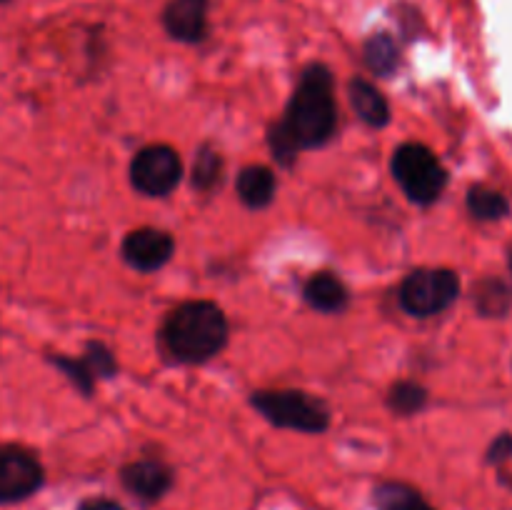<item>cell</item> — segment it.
<instances>
[{"instance_id":"cell-15","label":"cell","mask_w":512,"mask_h":510,"mask_svg":"<svg viewBox=\"0 0 512 510\" xmlns=\"http://www.w3.org/2000/svg\"><path fill=\"white\" fill-rule=\"evenodd\" d=\"M378 510H433V505L405 483H383L373 495Z\"/></svg>"},{"instance_id":"cell-17","label":"cell","mask_w":512,"mask_h":510,"mask_svg":"<svg viewBox=\"0 0 512 510\" xmlns=\"http://www.w3.org/2000/svg\"><path fill=\"white\" fill-rule=\"evenodd\" d=\"M468 208L478 220H500L508 215L510 203L505 200V195L498 193V190L478 185V188H473L468 193Z\"/></svg>"},{"instance_id":"cell-22","label":"cell","mask_w":512,"mask_h":510,"mask_svg":"<svg viewBox=\"0 0 512 510\" xmlns=\"http://www.w3.org/2000/svg\"><path fill=\"white\" fill-rule=\"evenodd\" d=\"M80 510H123V508H120L118 503H113V500L98 498V500H88Z\"/></svg>"},{"instance_id":"cell-5","label":"cell","mask_w":512,"mask_h":510,"mask_svg":"<svg viewBox=\"0 0 512 510\" xmlns=\"http://www.w3.org/2000/svg\"><path fill=\"white\" fill-rule=\"evenodd\" d=\"M460 293V280L453 270L423 268L413 270L400 285V305L415 318H430L443 313L455 303Z\"/></svg>"},{"instance_id":"cell-10","label":"cell","mask_w":512,"mask_h":510,"mask_svg":"<svg viewBox=\"0 0 512 510\" xmlns=\"http://www.w3.org/2000/svg\"><path fill=\"white\" fill-rule=\"evenodd\" d=\"M123 483L143 500H158L173 488V470L160 460H135L123 468Z\"/></svg>"},{"instance_id":"cell-18","label":"cell","mask_w":512,"mask_h":510,"mask_svg":"<svg viewBox=\"0 0 512 510\" xmlns=\"http://www.w3.org/2000/svg\"><path fill=\"white\" fill-rule=\"evenodd\" d=\"M425 403H428V390L423 385L413 383V380H400L390 388L388 405L393 413L415 415Z\"/></svg>"},{"instance_id":"cell-4","label":"cell","mask_w":512,"mask_h":510,"mask_svg":"<svg viewBox=\"0 0 512 510\" xmlns=\"http://www.w3.org/2000/svg\"><path fill=\"white\" fill-rule=\"evenodd\" d=\"M393 178L403 193L420 205L435 203L448 183V173L438 155L420 143H405L395 150Z\"/></svg>"},{"instance_id":"cell-12","label":"cell","mask_w":512,"mask_h":510,"mask_svg":"<svg viewBox=\"0 0 512 510\" xmlns=\"http://www.w3.org/2000/svg\"><path fill=\"white\" fill-rule=\"evenodd\" d=\"M305 300L310 308L320 310V313H340L348 305L350 295L343 280L333 273H318L305 283L303 290Z\"/></svg>"},{"instance_id":"cell-11","label":"cell","mask_w":512,"mask_h":510,"mask_svg":"<svg viewBox=\"0 0 512 510\" xmlns=\"http://www.w3.org/2000/svg\"><path fill=\"white\" fill-rule=\"evenodd\" d=\"M58 365L70 375V380H73L83 393H90V390H93L95 378H110V375L118 370L113 353L100 343H90L80 360L58 358Z\"/></svg>"},{"instance_id":"cell-14","label":"cell","mask_w":512,"mask_h":510,"mask_svg":"<svg viewBox=\"0 0 512 510\" xmlns=\"http://www.w3.org/2000/svg\"><path fill=\"white\" fill-rule=\"evenodd\" d=\"M275 190H278V180H275L273 170L265 165H248L240 170L238 175V193L248 208H265L273 203Z\"/></svg>"},{"instance_id":"cell-13","label":"cell","mask_w":512,"mask_h":510,"mask_svg":"<svg viewBox=\"0 0 512 510\" xmlns=\"http://www.w3.org/2000/svg\"><path fill=\"white\" fill-rule=\"evenodd\" d=\"M348 93H350V103H353L355 113L360 115V120H365V123L373 125V128H383V125L388 123L390 120L388 100L383 98V93H380L373 83H368V80L363 78H355L350 80Z\"/></svg>"},{"instance_id":"cell-3","label":"cell","mask_w":512,"mask_h":510,"mask_svg":"<svg viewBox=\"0 0 512 510\" xmlns=\"http://www.w3.org/2000/svg\"><path fill=\"white\" fill-rule=\"evenodd\" d=\"M250 403L278 428L323 433L330 425L328 405L303 390H258Z\"/></svg>"},{"instance_id":"cell-6","label":"cell","mask_w":512,"mask_h":510,"mask_svg":"<svg viewBox=\"0 0 512 510\" xmlns=\"http://www.w3.org/2000/svg\"><path fill=\"white\" fill-rule=\"evenodd\" d=\"M180 178H183V163H180V155L168 145H148L130 163V180L135 190L150 198H163L173 193Z\"/></svg>"},{"instance_id":"cell-9","label":"cell","mask_w":512,"mask_h":510,"mask_svg":"<svg viewBox=\"0 0 512 510\" xmlns=\"http://www.w3.org/2000/svg\"><path fill=\"white\" fill-rule=\"evenodd\" d=\"M208 0H170L163 25L170 38L180 43H198L208 33Z\"/></svg>"},{"instance_id":"cell-23","label":"cell","mask_w":512,"mask_h":510,"mask_svg":"<svg viewBox=\"0 0 512 510\" xmlns=\"http://www.w3.org/2000/svg\"><path fill=\"white\" fill-rule=\"evenodd\" d=\"M0 3H8V0H0Z\"/></svg>"},{"instance_id":"cell-21","label":"cell","mask_w":512,"mask_h":510,"mask_svg":"<svg viewBox=\"0 0 512 510\" xmlns=\"http://www.w3.org/2000/svg\"><path fill=\"white\" fill-rule=\"evenodd\" d=\"M510 455H512V435H503L500 440H495L493 448H490V460L498 463V460L510 458Z\"/></svg>"},{"instance_id":"cell-1","label":"cell","mask_w":512,"mask_h":510,"mask_svg":"<svg viewBox=\"0 0 512 510\" xmlns=\"http://www.w3.org/2000/svg\"><path fill=\"white\" fill-rule=\"evenodd\" d=\"M338 125V108L333 95V75L325 65L303 70L280 123L270 128V148L283 165L298 158L300 150L328 143Z\"/></svg>"},{"instance_id":"cell-19","label":"cell","mask_w":512,"mask_h":510,"mask_svg":"<svg viewBox=\"0 0 512 510\" xmlns=\"http://www.w3.org/2000/svg\"><path fill=\"white\" fill-rule=\"evenodd\" d=\"M223 178V160L215 150H200L193 165V185L198 190H210L220 183Z\"/></svg>"},{"instance_id":"cell-7","label":"cell","mask_w":512,"mask_h":510,"mask_svg":"<svg viewBox=\"0 0 512 510\" xmlns=\"http://www.w3.org/2000/svg\"><path fill=\"white\" fill-rule=\"evenodd\" d=\"M43 485V465L20 445H0V505L20 503Z\"/></svg>"},{"instance_id":"cell-2","label":"cell","mask_w":512,"mask_h":510,"mask_svg":"<svg viewBox=\"0 0 512 510\" xmlns=\"http://www.w3.org/2000/svg\"><path fill=\"white\" fill-rule=\"evenodd\" d=\"M163 343L178 363H205L228 343V320L215 303L190 300L168 315Z\"/></svg>"},{"instance_id":"cell-16","label":"cell","mask_w":512,"mask_h":510,"mask_svg":"<svg viewBox=\"0 0 512 510\" xmlns=\"http://www.w3.org/2000/svg\"><path fill=\"white\" fill-rule=\"evenodd\" d=\"M365 63L368 68L373 70L375 75H390L398 70L400 55H398V45L390 35L378 33L365 43Z\"/></svg>"},{"instance_id":"cell-20","label":"cell","mask_w":512,"mask_h":510,"mask_svg":"<svg viewBox=\"0 0 512 510\" xmlns=\"http://www.w3.org/2000/svg\"><path fill=\"white\" fill-rule=\"evenodd\" d=\"M475 303H478L480 313L503 315L508 310V290L500 280H483L475 290Z\"/></svg>"},{"instance_id":"cell-8","label":"cell","mask_w":512,"mask_h":510,"mask_svg":"<svg viewBox=\"0 0 512 510\" xmlns=\"http://www.w3.org/2000/svg\"><path fill=\"white\" fill-rule=\"evenodd\" d=\"M175 243L165 230L138 228L125 235L123 240V258L130 268L140 273H153L160 270L170 258H173Z\"/></svg>"}]
</instances>
